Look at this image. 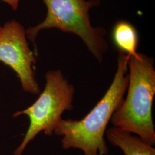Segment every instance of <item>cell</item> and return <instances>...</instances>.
<instances>
[{
    "mask_svg": "<svg viewBox=\"0 0 155 155\" xmlns=\"http://www.w3.org/2000/svg\"><path fill=\"white\" fill-rule=\"evenodd\" d=\"M129 58L130 56L118 51L117 68L112 83L86 116L80 120L61 119L54 134L63 137V149L82 150L83 155H108L104 136L111 117L122 102L127 90Z\"/></svg>",
    "mask_w": 155,
    "mask_h": 155,
    "instance_id": "cell-1",
    "label": "cell"
},
{
    "mask_svg": "<svg viewBox=\"0 0 155 155\" xmlns=\"http://www.w3.org/2000/svg\"><path fill=\"white\" fill-rule=\"evenodd\" d=\"M127 95L114 111L110 121L118 127L155 144L152 106L155 95V70L152 58L139 53L128 63Z\"/></svg>",
    "mask_w": 155,
    "mask_h": 155,
    "instance_id": "cell-2",
    "label": "cell"
},
{
    "mask_svg": "<svg viewBox=\"0 0 155 155\" xmlns=\"http://www.w3.org/2000/svg\"><path fill=\"white\" fill-rule=\"evenodd\" d=\"M47 16L37 25L26 30L27 38L33 43L38 55L36 38L41 30L56 28L63 32L77 35L83 41L97 61L101 63L108 50L106 29L94 27L90 21V10L100 5L101 0H43Z\"/></svg>",
    "mask_w": 155,
    "mask_h": 155,
    "instance_id": "cell-3",
    "label": "cell"
},
{
    "mask_svg": "<svg viewBox=\"0 0 155 155\" xmlns=\"http://www.w3.org/2000/svg\"><path fill=\"white\" fill-rule=\"evenodd\" d=\"M45 86L43 92L33 104L25 110L17 111L14 117L26 115L29 125L15 155H21L26 147L41 131L52 136L63 113L71 110L75 90L63 75L61 70H51L45 74Z\"/></svg>",
    "mask_w": 155,
    "mask_h": 155,
    "instance_id": "cell-4",
    "label": "cell"
},
{
    "mask_svg": "<svg viewBox=\"0 0 155 155\" xmlns=\"http://www.w3.org/2000/svg\"><path fill=\"white\" fill-rule=\"evenodd\" d=\"M0 61L16 73L25 92L40 93L33 69L36 63V55L29 47L25 28L16 20L6 22L1 29Z\"/></svg>",
    "mask_w": 155,
    "mask_h": 155,
    "instance_id": "cell-5",
    "label": "cell"
},
{
    "mask_svg": "<svg viewBox=\"0 0 155 155\" xmlns=\"http://www.w3.org/2000/svg\"><path fill=\"white\" fill-rule=\"evenodd\" d=\"M105 134L109 142L120 148L125 155H155L153 145L120 128H109Z\"/></svg>",
    "mask_w": 155,
    "mask_h": 155,
    "instance_id": "cell-6",
    "label": "cell"
},
{
    "mask_svg": "<svg viewBox=\"0 0 155 155\" xmlns=\"http://www.w3.org/2000/svg\"><path fill=\"white\" fill-rule=\"evenodd\" d=\"M112 40L119 51L130 56H137L139 33L133 25L127 21H120L113 27Z\"/></svg>",
    "mask_w": 155,
    "mask_h": 155,
    "instance_id": "cell-7",
    "label": "cell"
},
{
    "mask_svg": "<svg viewBox=\"0 0 155 155\" xmlns=\"http://www.w3.org/2000/svg\"><path fill=\"white\" fill-rule=\"evenodd\" d=\"M8 4L9 5L11 6L13 10H17L18 6V4L20 0H0Z\"/></svg>",
    "mask_w": 155,
    "mask_h": 155,
    "instance_id": "cell-8",
    "label": "cell"
},
{
    "mask_svg": "<svg viewBox=\"0 0 155 155\" xmlns=\"http://www.w3.org/2000/svg\"><path fill=\"white\" fill-rule=\"evenodd\" d=\"M1 29H2V27L0 26V32H1Z\"/></svg>",
    "mask_w": 155,
    "mask_h": 155,
    "instance_id": "cell-9",
    "label": "cell"
}]
</instances>
